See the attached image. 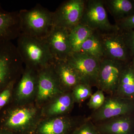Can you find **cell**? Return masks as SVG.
<instances>
[{"instance_id":"cell-7","label":"cell","mask_w":134,"mask_h":134,"mask_svg":"<svg viewBox=\"0 0 134 134\" xmlns=\"http://www.w3.org/2000/svg\"><path fill=\"white\" fill-rule=\"evenodd\" d=\"M67 62L76 71L82 83L96 86L99 73L100 61L81 52H72Z\"/></svg>"},{"instance_id":"cell-2","label":"cell","mask_w":134,"mask_h":134,"mask_svg":"<svg viewBox=\"0 0 134 134\" xmlns=\"http://www.w3.org/2000/svg\"><path fill=\"white\" fill-rule=\"evenodd\" d=\"M19 13L21 33L44 41L54 26L53 12L38 4Z\"/></svg>"},{"instance_id":"cell-14","label":"cell","mask_w":134,"mask_h":134,"mask_svg":"<svg viewBox=\"0 0 134 134\" xmlns=\"http://www.w3.org/2000/svg\"><path fill=\"white\" fill-rule=\"evenodd\" d=\"M21 33L19 11H6L0 3V42L11 41Z\"/></svg>"},{"instance_id":"cell-29","label":"cell","mask_w":134,"mask_h":134,"mask_svg":"<svg viewBox=\"0 0 134 134\" xmlns=\"http://www.w3.org/2000/svg\"><path fill=\"white\" fill-rule=\"evenodd\" d=\"M0 134H13L9 130L4 129H0Z\"/></svg>"},{"instance_id":"cell-28","label":"cell","mask_w":134,"mask_h":134,"mask_svg":"<svg viewBox=\"0 0 134 134\" xmlns=\"http://www.w3.org/2000/svg\"><path fill=\"white\" fill-rule=\"evenodd\" d=\"M115 24L118 29L121 31L134 29V14L120 21L115 22Z\"/></svg>"},{"instance_id":"cell-4","label":"cell","mask_w":134,"mask_h":134,"mask_svg":"<svg viewBox=\"0 0 134 134\" xmlns=\"http://www.w3.org/2000/svg\"><path fill=\"white\" fill-rule=\"evenodd\" d=\"M80 23L98 32H107L118 29L109 21L103 0H86Z\"/></svg>"},{"instance_id":"cell-22","label":"cell","mask_w":134,"mask_h":134,"mask_svg":"<svg viewBox=\"0 0 134 134\" xmlns=\"http://www.w3.org/2000/svg\"><path fill=\"white\" fill-rule=\"evenodd\" d=\"M95 31L80 23L69 30L72 52H79L83 43Z\"/></svg>"},{"instance_id":"cell-3","label":"cell","mask_w":134,"mask_h":134,"mask_svg":"<svg viewBox=\"0 0 134 134\" xmlns=\"http://www.w3.org/2000/svg\"><path fill=\"white\" fill-rule=\"evenodd\" d=\"M23 63L16 46L11 41L0 42V92L16 81Z\"/></svg>"},{"instance_id":"cell-24","label":"cell","mask_w":134,"mask_h":134,"mask_svg":"<svg viewBox=\"0 0 134 134\" xmlns=\"http://www.w3.org/2000/svg\"><path fill=\"white\" fill-rule=\"evenodd\" d=\"M72 134H100L96 125L88 118L76 127Z\"/></svg>"},{"instance_id":"cell-15","label":"cell","mask_w":134,"mask_h":134,"mask_svg":"<svg viewBox=\"0 0 134 134\" xmlns=\"http://www.w3.org/2000/svg\"><path fill=\"white\" fill-rule=\"evenodd\" d=\"M53 70L64 91L74 88L82 83L76 71L66 60H55L52 65Z\"/></svg>"},{"instance_id":"cell-27","label":"cell","mask_w":134,"mask_h":134,"mask_svg":"<svg viewBox=\"0 0 134 134\" xmlns=\"http://www.w3.org/2000/svg\"><path fill=\"white\" fill-rule=\"evenodd\" d=\"M121 31L132 59L134 57V29Z\"/></svg>"},{"instance_id":"cell-9","label":"cell","mask_w":134,"mask_h":134,"mask_svg":"<svg viewBox=\"0 0 134 134\" xmlns=\"http://www.w3.org/2000/svg\"><path fill=\"white\" fill-rule=\"evenodd\" d=\"M98 32L103 45L104 58L125 63L131 61L132 58L121 30L118 28L112 31Z\"/></svg>"},{"instance_id":"cell-1","label":"cell","mask_w":134,"mask_h":134,"mask_svg":"<svg viewBox=\"0 0 134 134\" xmlns=\"http://www.w3.org/2000/svg\"><path fill=\"white\" fill-rule=\"evenodd\" d=\"M16 46L26 67L36 72L51 66L55 60L44 40L21 33L17 38Z\"/></svg>"},{"instance_id":"cell-6","label":"cell","mask_w":134,"mask_h":134,"mask_svg":"<svg viewBox=\"0 0 134 134\" xmlns=\"http://www.w3.org/2000/svg\"><path fill=\"white\" fill-rule=\"evenodd\" d=\"M127 63L106 58L101 60L96 87L108 95H115L121 73Z\"/></svg>"},{"instance_id":"cell-11","label":"cell","mask_w":134,"mask_h":134,"mask_svg":"<svg viewBox=\"0 0 134 134\" xmlns=\"http://www.w3.org/2000/svg\"><path fill=\"white\" fill-rule=\"evenodd\" d=\"M55 60H66L72 53L69 30L54 25L44 40Z\"/></svg>"},{"instance_id":"cell-8","label":"cell","mask_w":134,"mask_h":134,"mask_svg":"<svg viewBox=\"0 0 134 134\" xmlns=\"http://www.w3.org/2000/svg\"><path fill=\"white\" fill-rule=\"evenodd\" d=\"M86 0H68L53 12L54 25L70 30L80 23Z\"/></svg>"},{"instance_id":"cell-16","label":"cell","mask_w":134,"mask_h":134,"mask_svg":"<svg viewBox=\"0 0 134 134\" xmlns=\"http://www.w3.org/2000/svg\"><path fill=\"white\" fill-rule=\"evenodd\" d=\"M38 72L26 67L17 86L15 96L17 100L30 98L37 88Z\"/></svg>"},{"instance_id":"cell-31","label":"cell","mask_w":134,"mask_h":134,"mask_svg":"<svg viewBox=\"0 0 134 134\" xmlns=\"http://www.w3.org/2000/svg\"></svg>"},{"instance_id":"cell-12","label":"cell","mask_w":134,"mask_h":134,"mask_svg":"<svg viewBox=\"0 0 134 134\" xmlns=\"http://www.w3.org/2000/svg\"><path fill=\"white\" fill-rule=\"evenodd\" d=\"M37 89V99L40 101L56 98L65 92L60 85L52 65L38 72Z\"/></svg>"},{"instance_id":"cell-17","label":"cell","mask_w":134,"mask_h":134,"mask_svg":"<svg viewBox=\"0 0 134 134\" xmlns=\"http://www.w3.org/2000/svg\"><path fill=\"white\" fill-rule=\"evenodd\" d=\"M75 124L69 117L55 116L43 122L39 127V132L40 134H67Z\"/></svg>"},{"instance_id":"cell-23","label":"cell","mask_w":134,"mask_h":134,"mask_svg":"<svg viewBox=\"0 0 134 134\" xmlns=\"http://www.w3.org/2000/svg\"><path fill=\"white\" fill-rule=\"evenodd\" d=\"M92 87L85 84L81 83L75 86L72 90L74 101L81 103L90 97L92 95Z\"/></svg>"},{"instance_id":"cell-10","label":"cell","mask_w":134,"mask_h":134,"mask_svg":"<svg viewBox=\"0 0 134 134\" xmlns=\"http://www.w3.org/2000/svg\"><path fill=\"white\" fill-rule=\"evenodd\" d=\"M36 113V109L33 108H8L3 111L0 118L2 129L14 131L27 129L33 124Z\"/></svg>"},{"instance_id":"cell-19","label":"cell","mask_w":134,"mask_h":134,"mask_svg":"<svg viewBox=\"0 0 134 134\" xmlns=\"http://www.w3.org/2000/svg\"><path fill=\"white\" fill-rule=\"evenodd\" d=\"M106 9L114 18L115 22L134 14V1L130 0H105Z\"/></svg>"},{"instance_id":"cell-26","label":"cell","mask_w":134,"mask_h":134,"mask_svg":"<svg viewBox=\"0 0 134 134\" xmlns=\"http://www.w3.org/2000/svg\"><path fill=\"white\" fill-rule=\"evenodd\" d=\"M15 82H11L0 92V111L9 103L12 97V91Z\"/></svg>"},{"instance_id":"cell-20","label":"cell","mask_w":134,"mask_h":134,"mask_svg":"<svg viewBox=\"0 0 134 134\" xmlns=\"http://www.w3.org/2000/svg\"><path fill=\"white\" fill-rule=\"evenodd\" d=\"M79 52L99 61L104 58L103 45L98 32L94 31L85 41Z\"/></svg>"},{"instance_id":"cell-30","label":"cell","mask_w":134,"mask_h":134,"mask_svg":"<svg viewBox=\"0 0 134 134\" xmlns=\"http://www.w3.org/2000/svg\"><path fill=\"white\" fill-rule=\"evenodd\" d=\"M131 62L134 69V57L132 58V59L131 60Z\"/></svg>"},{"instance_id":"cell-21","label":"cell","mask_w":134,"mask_h":134,"mask_svg":"<svg viewBox=\"0 0 134 134\" xmlns=\"http://www.w3.org/2000/svg\"><path fill=\"white\" fill-rule=\"evenodd\" d=\"M74 103L72 92H64L55 98L48 108V114L58 116L66 113L72 109Z\"/></svg>"},{"instance_id":"cell-18","label":"cell","mask_w":134,"mask_h":134,"mask_svg":"<svg viewBox=\"0 0 134 134\" xmlns=\"http://www.w3.org/2000/svg\"><path fill=\"white\" fill-rule=\"evenodd\" d=\"M115 95L134 101V69L131 61L123 69Z\"/></svg>"},{"instance_id":"cell-5","label":"cell","mask_w":134,"mask_h":134,"mask_svg":"<svg viewBox=\"0 0 134 134\" xmlns=\"http://www.w3.org/2000/svg\"><path fill=\"white\" fill-rule=\"evenodd\" d=\"M134 114V101L115 95L106 97L103 105L98 110L93 111L89 117L93 123L122 115Z\"/></svg>"},{"instance_id":"cell-13","label":"cell","mask_w":134,"mask_h":134,"mask_svg":"<svg viewBox=\"0 0 134 134\" xmlns=\"http://www.w3.org/2000/svg\"><path fill=\"white\" fill-rule=\"evenodd\" d=\"M94 124L100 134H134V114L114 117Z\"/></svg>"},{"instance_id":"cell-32","label":"cell","mask_w":134,"mask_h":134,"mask_svg":"<svg viewBox=\"0 0 134 134\" xmlns=\"http://www.w3.org/2000/svg\"></svg>"},{"instance_id":"cell-25","label":"cell","mask_w":134,"mask_h":134,"mask_svg":"<svg viewBox=\"0 0 134 134\" xmlns=\"http://www.w3.org/2000/svg\"><path fill=\"white\" fill-rule=\"evenodd\" d=\"M105 98L103 91L98 90L91 96L87 105L89 108L93 111L98 110L104 104Z\"/></svg>"}]
</instances>
